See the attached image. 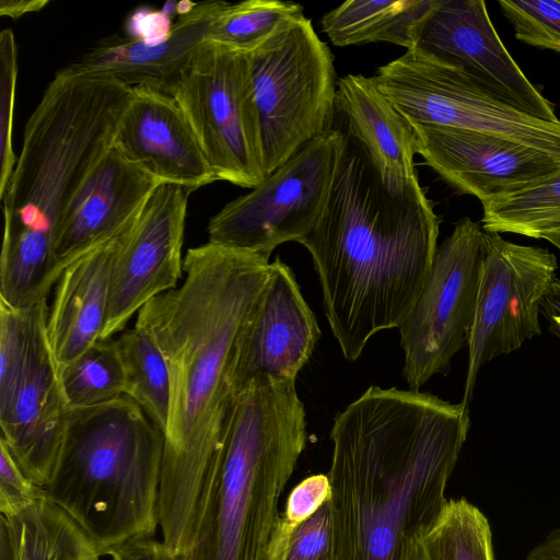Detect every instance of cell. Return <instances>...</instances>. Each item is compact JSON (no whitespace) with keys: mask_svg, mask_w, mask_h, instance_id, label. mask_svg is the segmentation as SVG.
Segmentation results:
<instances>
[{"mask_svg":"<svg viewBox=\"0 0 560 560\" xmlns=\"http://www.w3.org/2000/svg\"><path fill=\"white\" fill-rule=\"evenodd\" d=\"M132 89L59 70L26 121L13 173L0 194V300L24 308L57 283L55 242L85 179L113 144Z\"/></svg>","mask_w":560,"mask_h":560,"instance_id":"cell-4","label":"cell"},{"mask_svg":"<svg viewBox=\"0 0 560 560\" xmlns=\"http://www.w3.org/2000/svg\"><path fill=\"white\" fill-rule=\"evenodd\" d=\"M412 125H438L503 137L560 160V122H547L492 96L462 71L410 48L372 77Z\"/></svg>","mask_w":560,"mask_h":560,"instance_id":"cell-10","label":"cell"},{"mask_svg":"<svg viewBox=\"0 0 560 560\" xmlns=\"http://www.w3.org/2000/svg\"><path fill=\"white\" fill-rule=\"evenodd\" d=\"M304 15L301 4L280 0L224 2L208 27L206 42L242 52L261 45L285 21Z\"/></svg>","mask_w":560,"mask_h":560,"instance_id":"cell-27","label":"cell"},{"mask_svg":"<svg viewBox=\"0 0 560 560\" xmlns=\"http://www.w3.org/2000/svg\"><path fill=\"white\" fill-rule=\"evenodd\" d=\"M440 223L423 187L389 190L346 130L327 206L300 243L312 256L326 318L347 360L408 316L430 273Z\"/></svg>","mask_w":560,"mask_h":560,"instance_id":"cell-3","label":"cell"},{"mask_svg":"<svg viewBox=\"0 0 560 560\" xmlns=\"http://www.w3.org/2000/svg\"><path fill=\"white\" fill-rule=\"evenodd\" d=\"M319 338L293 271L277 257L234 345L229 375L234 394L257 380L295 381Z\"/></svg>","mask_w":560,"mask_h":560,"instance_id":"cell-15","label":"cell"},{"mask_svg":"<svg viewBox=\"0 0 560 560\" xmlns=\"http://www.w3.org/2000/svg\"><path fill=\"white\" fill-rule=\"evenodd\" d=\"M549 322V330L560 338V318H551Z\"/></svg>","mask_w":560,"mask_h":560,"instance_id":"cell-42","label":"cell"},{"mask_svg":"<svg viewBox=\"0 0 560 560\" xmlns=\"http://www.w3.org/2000/svg\"><path fill=\"white\" fill-rule=\"evenodd\" d=\"M48 305L14 308L0 301V417L10 408L30 358L37 319Z\"/></svg>","mask_w":560,"mask_h":560,"instance_id":"cell-30","label":"cell"},{"mask_svg":"<svg viewBox=\"0 0 560 560\" xmlns=\"http://www.w3.org/2000/svg\"><path fill=\"white\" fill-rule=\"evenodd\" d=\"M345 144L346 130L340 128L306 143L210 219L209 242L269 256L282 243H300L327 206Z\"/></svg>","mask_w":560,"mask_h":560,"instance_id":"cell-9","label":"cell"},{"mask_svg":"<svg viewBox=\"0 0 560 560\" xmlns=\"http://www.w3.org/2000/svg\"><path fill=\"white\" fill-rule=\"evenodd\" d=\"M483 231L468 217L438 246L430 273L408 316L397 328L404 351L402 376L419 389L446 374L468 341L483 259Z\"/></svg>","mask_w":560,"mask_h":560,"instance_id":"cell-11","label":"cell"},{"mask_svg":"<svg viewBox=\"0 0 560 560\" xmlns=\"http://www.w3.org/2000/svg\"><path fill=\"white\" fill-rule=\"evenodd\" d=\"M0 560H15V549L8 521L0 516Z\"/></svg>","mask_w":560,"mask_h":560,"instance_id":"cell-40","label":"cell"},{"mask_svg":"<svg viewBox=\"0 0 560 560\" xmlns=\"http://www.w3.org/2000/svg\"><path fill=\"white\" fill-rule=\"evenodd\" d=\"M43 493L16 463L0 439V512L12 518L27 509Z\"/></svg>","mask_w":560,"mask_h":560,"instance_id":"cell-35","label":"cell"},{"mask_svg":"<svg viewBox=\"0 0 560 560\" xmlns=\"http://www.w3.org/2000/svg\"><path fill=\"white\" fill-rule=\"evenodd\" d=\"M436 0H350L323 15L322 32L338 47L389 43L410 49Z\"/></svg>","mask_w":560,"mask_h":560,"instance_id":"cell-23","label":"cell"},{"mask_svg":"<svg viewBox=\"0 0 560 560\" xmlns=\"http://www.w3.org/2000/svg\"><path fill=\"white\" fill-rule=\"evenodd\" d=\"M336 112L392 191L405 194L419 184L413 125L380 92L372 77L347 74L337 82Z\"/></svg>","mask_w":560,"mask_h":560,"instance_id":"cell-21","label":"cell"},{"mask_svg":"<svg viewBox=\"0 0 560 560\" xmlns=\"http://www.w3.org/2000/svg\"><path fill=\"white\" fill-rule=\"evenodd\" d=\"M285 560H335L329 502L295 529Z\"/></svg>","mask_w":560,"mask_h":560,"instance_id":"cell-34","label":"cell"},{"mask_svg":"<svg viewBox=\"0 0 560 560\" xmlns=\"http://www.w3.org/2000/svg\"><path fill=\"white\" fill-rule=\"evenodd\" d=\"M48 3V0H1L0 15L19 19L26 13L40 11Z\"/></svg>","mask_w":560,"mask_h":560,"instance_id":"cell-38","label":"cell"},{"mask_svg":"<svg viewBox=\"0 0 560 560\" xmlns=\"http://www.w3.org/2000/svg\"><path fill=\"white\" fill-rule=\"evenodd\" d=\"M104 556L112 560H180L171 556L163 541L151 535L133 537L108 549Z\"/></svg>","mask_w":560,"mask_h":560,"instance_id":"cell-36","label":"cell"},{"mask_svg":"<svg viewBox=\"0 0 560 560\" xmlns=\"http://www.w3.org/2000/svg\"><path fill=\"white\" fill-rule=\"evenodd\" d=\"M125 370V395L135 400L164 433L170 405V376L165 359L141 327L125 329L115 338Z\"/></svg>","mask_w":560,"mask_h":560,"instance_id":"cell-25","label":"cell"},{"mask_svg":"<svg viewBox=\"0 0 560 560\" xmlns=\"http://www.w3.org/2000/svg\"><path fill=\"white\" fill-rule=\"evenodd\" d=\"M178 104L218 180L255 188L267 177L246 52L207 45L164 90Z\"/></svg>","mask_w":560,"mask_h":560,"instance_id":"cell-8","label":"cell"},{"mask_svg":"<svg viewBox=\"0 0 560 560\" xmlns=\"http://www.w3.org/2000/svg\"><path fill=\"white\" fill-rule=\"evenodd\" d=\"M327 475L317 474L301 481L290 493L283 516L270 536L266 560H285L295 529L330 501Z\"/></svg>","mask_w":560,"mask_h":560,"instance_id":"cell-31","label":"cell"},{"mask_svg":"<svg viewBox=\"0 0 560 560\" xmlns=\"http://www.w3.org/2000/svg\"><path fill=\"white\" fill-rule=\"evenodd\" d=\"M173 24L166 12L141 10L130 19V38L143 42H158L165 38Z\"/></svg>","mask_w":560,"mask_h":560,"instance_id":"cell-37","label":"cell"},{"mask_svg":"<svg viewBox=\"0 0 560 560\" xmlns=\"http://www.w3.org/2000/svg\"><path fill=\"white\" fill-rule=\"evenodd\" d=\"M16 81V42L12 30L4 28L0 33V194L18 160L12 144Z\"/></svg>","mask_w":560,"mask_h":560,"instance_id":"cell-33","label":"cell"},{"mask_svg":"<svg viewBox=\"0 0 560 560\" xmlns=\"http://www.w3.org/2000/svg\"><path fill=\"white\" fill-rule=\"evenodd\" d=\"M545 240L553 244L556 247L560 249V233L559 234H552L547 236Z\"/></svg>","mask_w":560,"mask_h":560,"instance_id":"cell-43","label":"cell"},{"mask_svg":"<svg viewBox=\"0 0 560 560\" xmlns=\"http://www.w3.org/2000/svg\"><path fill=\"white\" fill-rule=\"evenodd\" d=\"M483 259L463 401L471 400L479 369L541 334L540 304L558 267L548 249L505 241L483 230Z\"/></svg>","mask_w":560,"mask_h":560,"instance_id":"cell-12","label":"cell"},{"mask_svg":"<svg viewBox=\"0 0 560 560\" xmlns=\"http://www.w3.org/2000/svg\"><path fill=\"white\" fill-rule=\"evenodd\" d=\"M121 234L72 262L55 285L46 335L58 373L101 340L112 264Z\"/></svg>","mask_w":560,"mask_h":560,"instance_id":"cell-22","label":"cell"},{"mask_svg":"<svg viewBox=\"0 0 560 560\" xmlns=\"http://www.w3.org/2000/svg\"><path fill=\"white\" fill-rule=\"evenodd\" d=\"M247 56L269 176L335 128L338 80L330 48L305 15L282 23Z\"/></svg>","mask_w":560,"mask_h":560,"instance_id":"cell-7","label":"cell"},{"mask_svg":"<svg viewBox=\"0 0 560 560\" xmlns=\"http://www.w3.org/2000/svg\"><path fill=\"white\" fill-rule=\"evenodd\" d=\"M305 416L295 381H254L237 395L180 560H266L279 499L306 444Z\"/></svg>","mask_w":560,"mask_h":560,"instance_id":"cell-5","label":"cell"},{"mask_svg":"<svg viewBox=\"0 0 560 560\" xmlns=\"http://www.w3.org/2000/svg\"><path fill=\"white\" fill-rule=\"evenodd\" d=\"M7 521L15 560H94L101 557L90 537L48 500L44 489L34 503Z\"/></svg>","mask_w":560,"mask_h":560,"instance_id":"cell-24","label":"cell"},{"mask_svg":"<svg viewBox=\"0 0 560 560\" xmlns=\"http://www.w3.org/2000/svg\"><path fill=\"white\" fill-rule=\"evenodd\" d=\"M224 1L195 3L178 15L170 34L158 42L112 36L62 68L86 77L118 81L131 89L164 90L207 45L209 25Z\"/></svg>","mask_w":560,"mask_h":560,"instance_id":"cell-20","label":"cell"},{"mask_svg":"<svg viewBox=\"0 0 560 560\" xmlns=\"http://www.w3.org/2000/svg\"><path fill=\"white\" fill-rule=\"evenodd\" d=\"M413 127L425 164L457 191L481 203L533 187L560 172V160L503 137L438 125Z\"/></svg>","mask_w":560,"mask_h":560,"instance_id":"cell-16","label":"cell"},{"mask_svg":"<svg viewBox=\"0 0 560 560\" xmlns=\"http://www.w3.org/2000/svg\"><path fill=\"white\" fill-rule=\"evenodd\" d=\"M113 145L160 182L194 191L218 180L178 104L162 90L132 89Z\"/></svg>","mask_w":560,"mask_h":560,"instance_id":"cell-18","label":"cell"},{"mask_svg":"<svg viewBox=\"0 0 560 560\" xmlns=\"http://www.w3.org/2000/svg\"><path fill=\"white\" fill-rule=\"evenodd\" d=\"M191 189L161 182L121 234L113 258L106 318L101 340L126 329L155 296L177 288Z\"/></svg>","mask_w":560,"mask_h":560,"instance_id":"cell-13","label":"cell"},{"mask_svg":"<svg viewBox=\"0 0 560 560\" xmlns=\"http://www.w3.org/2000/svg\"><path fill=\"white\" fill-rule=\"evenodd\" d=\"M470 427L464 401L370 386L338 412L328 478L335 560H406L445 510Z\"/></svg>","mask_w":560,"mask_h":560,"instance_id":"cell-2","label":"cell"},{"mask_svg":"<svg viewBox=\"0 0 560 560\" xmlns=\"http://www.w3.org/2000/svg\"><path fill=\"white\" fill-rule=\"evenodd\" d=\"M163 453L164 433L126 395L70 409L58 464L43 489L104 556L154 535Z\"/></svg>","mask_w":560,"mask_h":560,"instance_id":"cell-6","label":"cell"},{"mask_svg":"<svg viewBox=\"0 0 560 560\" xmlns=\"http://www.w3.org/2000/svg\"><path fill=\"white\" fill-rule=\"evenodd\" d=\"M424 539L432 560H493L489 522L465 499L448 500Z\"/></svg>","mask_w":560,"mask_h":560,"instance_id":"cell-29","label":"cell"},{"mask_svg":"<svg viewBox=\"0 0 560 560\" xmlns=\"http://www.w3.org/2000/svg\"><path fill=\"white\" fill-rule=\"evenodd\" d=\"M412 49L462 71L525 114L560 122L503 45L482 0H436L418 26Z\"/></svg>","mask_w":560,"mask_h":560,"instance_id":"cell-14","label":"cell"},{"mask_svg":"<svg viewBox=\"0 0 560 560\" xmlns=\"http://www.w3.org/2000/svg\"><path fill=\"white\" fill-rule=\"evenodd\" d=\"M160 183L112 144L58 230L54 249L57 281L77 259L124 233Z\"/></svg>","mask_w":560,"mask_h":560,"instance_id":"cell-19","label":"cell"},{"mask_svg":"<svg viewBox=\"0 0 560 560\" xmlns=\"http://www.w3.org/2000/svg\"><path fill=\"white\" fill-rule=\"evenodd\" d=\"M69 409L125 395L126 376L115 338L100 340L59 372Z\"/></svg>","mask_w":560,"mask_h":560,"instance_id":"cell-28","label":"cell"},{"mask_svg":"<svg viewBox=\"0 0 560 560\" xmlns=\"http://www.w3.org/2000/svg\"><path fill=\"white\" fill-rule=\"evenodd\" d=\"M482 228L546 238L560 233V172L513 195L482 203Z\"/></svg>","mask_w":560,"mask_h":560,"instance_id":"cell-26","label":"cell"},{"mask_svg":"<svg viewBox=\"0 0 560 560\" xmlns=\"http://www.w3.org/2000/svg\"><path fill=\"white\" fill-rule=\"evenodd\" d=\"M406 560H432L424 537L412 544Z\"/></svg>","mask_w":560,"mask_h":560,"instance_id":"cell-41","label":"cell"},{"mask_svg":"<svg viewBox=\"0 0 560 560\" xmlns=\"http://www.w3.org/2000/svg\"><path fill=\"white\" fill-rule=\"evenodd\" d=\"M540 311L549 319L560 318V279H555L544 296Z\"/></svg>","mask_w":560,"mask_h":560,"instance_id":"cell-39","label":"cell"},{"mask_svg":"<svg viewBox=\"0 0 560 560\" xmlns=\"http://www.w3.org/2000/svg\"><path fill=\"white\" fill-rule=\"evenodd\" d=\"M48 305L35 327L30 358L9 410L0 417L1 440L38 487L51 479L66 438L69 406L50 351Z\"/></svg>","mask_w":560,"mask_h":560,"instance_id":"cell-17","label":"cell"},{"mask_svg":"<svg viewBox=\"0 0 560 560\" xmlns=\"http://www.w3.org/2000/svg\"><path fill=\"white\" fill-rule=\"evenodd\" d=\"M94 560H98V558H95Z\"/></svg>","mask_w":560,"mask_h":560,"instance_id":"cell-44","label":"cell"},{"mask_svg":"<svg viewBox=\"0 0 560 560\" xmlns=\"http://www.w3.org/2000/svg\"><path fill=\"white\" fill-rule=\"evenodd\" d=\"M269 257L209 241L188 248L183 284L137 314L135 325L153 338L168 369L159 526L173 557L190 546L207 478L234 417L233 349L267 281Z\"/></svg>","mask_w":560,"mask_h":560,"instance_id":"cell-1","label":"cell"},{"mask_svg":"<svg viewBox=\"0 0 560 560\" xmlns=\"http://www.w3.org/2000/svg\"><path fill=\"white\" fill-rule=\"evenodd\" d=\"M498 3L518 40L560 54V1L499 0Z\"/></svg>","mask_w":560,"mask_h":560,"instance_id":"cell-32","label":"cell"}]
</instances>
